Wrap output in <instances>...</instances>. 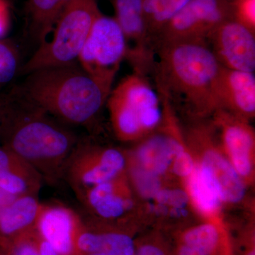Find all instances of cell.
<instances>
[{"mask_svg":"<svg viewBox=\"0 0 255 255\" xmlns=\"http://www.w3.org/2000/svg\"><path fill=\"white\" fill-rule=\"evenodd\" d=\"M73 132L22 95L18 87L0 94V145L53 177L66 169L78 145Z\"/></svg>","mask_w":255,"mask_h":255,"instance_id":"1","label":"cell"},{"mask_svg":"<svg viewBox=\"0 0 255 255\" xmlns=\"http://www.w3.org/2000/svg\"><path fill=\"white\" fill-rule=\"evenodd\" d=\"M221 68L209 43L184 42L159 46L152 74L156 90L171 107L201 119L219 110L216 85Z\"/></svg>","mask_w":255,"mask_h":255,"instance_id":"2","label":"cell"},{"mask_svg":"<svg viewBox=\"0 0 255 255\" xmlns=\"http://www.w3.org/2000/svg\"><path fill=\"white\" fill-rule=\"evenodd\" d=\"M18 90L50 116L74 125H87L97 115L112 86L89 75L77 63L28 74Z\"/></svg>","mask_w":255,"mask_h":255,"instance_id":"3","label":"cell"},{"mask_svg":"<svg viewBox=\"0 0 255 255\" xmlns=\"http://www.w3.org/2000/svg\"><path fill=\"white\" fill-rule=\"evenodd\" d=\"M147 75L133 72L112 90L107 107L116 135L123 141L141 140L163 119L160 95Z\"/></svg>","mask_w":255,"mask_h":255,"instance_id":"4","label":"cell"},{"mask_svg":"<svg viewBox=\"0 0 255 255\" xmlns=\"http://www.w3.org/2000/svg\"><path fill=\"white\" fill-rule=\"evenodd\" d=\"M101 14L96 0H73L53 28V37L38 46L21 73L76 63L95 20Z\"/></svg>","mask_w":255,"mask_h":255,"instance_id":"5","label":"cell"},{"mask_svg":"<svg viewBox=\"0 0 255 255\" xmlns=\"http://www.w3.org/2000/svg\"><path fill=\"white\" fill-rule=\"evenodd\" d=\"M127 55V43L115 18L101 14L79 55V65L89 75L112 86Z\"/></svg>","mask_w":255,"mask_h":255,"instance_id":"6","label":"cell"},{"mask_svg":"<svg viewBox=\"0 0 255 255\" xmlns=\"http://www.w3.org/2000/svg\"><path fill=\"white\" fill-rule=\"evenodd\" d=\"M185 140L191 153L200 158L198 163L211 175L223 203L241 202L246 195V182L235 170L221 145L216 142L212 128L197 124L189 129Z\"/></svg>","mask_w":255,"mask_h":255,"instance_id":"7","label":"cell"},{"mask_svg":"<svg viewBox=\"0 0 255 255\" xmlns=\"http://www.w3.org/2000/svg\"><path fill=\"white\" fill-rule=\"evenodd\" d=\"M231 9L224 0H190L157 38L156 49L162 45L184 42L209 43L220 25L231 18Z\"/></svg>","mask_w":255,"mask_h":255,"instance_id":"8","label":"cell"},{"mask_svg":"<svg viewBox=\"0 0 255 255\" xmlns=\"http://www.w3.org/2000/svg\"><path fill=\"white\" fill-rule=\"evenodd\" d=\"M126 158L123 152L117 149L78 142L66 169L77 187L87 189L123 175L127 163Z\"/></svg>","mask_w":255,"mask_h":255,"instance_id":"9","label":"cell"},{"mask_svg":"<svg viewBox=\"0 0 255 255\" xmlns=\"http://www.w3.org/2000/svg\"><path fill=\"white\" fill-rule=\"evenodd\" d=\"M116 17L127 43V58L133 72L152 73L155 48L151 39L142 9V0H114Z\"/></svg>","mask_w":255,"mask_h":255,"instance_id":"10","label":"cell"},{"mask_svg":"<svg viewBox=\"0 0 255 255\" xmlns=\"http://www.w3.org/2000/svg\"><path fill=\"white\" fill-rule=\"evenodd\" d=\"M214 116V125L220 131L221 148L235 170L245 182L254 173L255 132L245 120L222 110Z\"/></svg>","mask_w":255,"mask_h":255,"instance_id":"11","label":"cell"},{"mask_svg":"<svg viewBox=\"0 0 255 255\" xmlns=\"http://www.w3.org/2000/svg\"><path fill=\"white\" fill-rule=\"evenodd\" d=\"M209 43L223 68L254 73L255 31L237 20L229 18L214 31Z\"/></svg>","mask_w":255,"mask_h":255,"instance_id":"12","label":"cell"},{"mask_svg":"<svg viewBox=\"0 0 255 255\" xmlns=\"http://www.w3.org/2000/svg\"><path fill=\"white\" fill-rule=\"evenodd\" d=\"M219 110L226 111L245 120L255 114L254 73L221 66L216 85Z\"/></svg>","mask_w":255,"mask_h":255,"instance_id":"13","label":"cell"},{"mask_svg":"<svg viewBox=\"0 0 255 255\" xmlns=\"http://www.w3.org/2000/svg\"><path fill=\"white\" fill-rule=\"evenodd\" d=\"M81 225L71 210L61 206H43L36 229L60 255H76L75 239Z\"/></svg>","mask_w":255,"mask_h":255,"instance_id":"14","label":"cell"},{"mask_svg":"<svg viewBox=\"0 0 255 255\" xmlns=\"http://www.w3.org/2000/svg\"><path fill=\"white\" fill-rule=\"evenodd\" d=\"M122 176L86 189L87 204L102 219H119L132 208L131 198Z\"/></svg>","mask_w":255,"mask_h":255,"instance_id":"15","label":"cell"},{"mask_svg":"<svg viewBox=\"0 0 255 255\" xmlns=\"http://www.w3.org/2000/svg\"><path fill=\"white\" fill-rule=\"evenodd\" d=\"M42 206L35 195H24L0 209V246L36 228Z\"/></svg>","mask_w":255,"mask_h":255,"instance_id":"16","label":"cell"},{"mask_svg":"<svg viewBox=\"0 0 255 255\" xmlns=\"http://www.w3.org/2000/svg\"><path fill=\"white\" fill-rule=\"evenodd\" d=\"M187 195L201 216L209 221L219 222L221 200L219 191L208 171L196 162L195 168L186 179Z\"/></svg>","mask_w":255,"mask_h":255,"instance_id":"17","label":"cell"},{"mask_svg":"<svg viewBox=\"0 0 255 255\" xmlns=\"http://www.w3.org/2000/svg\"><path fill=\"white\" fill-rule=\"evenodd\" d=\"M64 9L63 0H27L26 15L28 31L38 45L48 40Z\"/></svg>","mask_w":255,"mask_h":255,"instance_id":"18","label":"cell"},{"mask_svg":"<svg viewBox=\"0 0 255 255\" xmlns=\"http://www.w3.org/2000/svg\"><path fill=\"white\" fill-rule=\"evenodd\" d=\"M135 249V244L132 238L126 233L94 232L87 230L82 224L75 239L76 255Z\"/></svg>","mask_w":255,"mask_h":255,"instance_id":"19","label":"cell"},{"mask_svg":"<svg viewBox=\"0 0 255 255\" xmlns=\"http://www.w3.org/2000/svg\"><path fill=\"white\" fill-rule=\"evenodd\" d=\"M190 0H142L144 17L154 46L167 23Z\"/></svg>","mask_w":255,"mask_h":255,"instance_id":"20","label":"cell"},{"mask_svg":"<svg viewBox=\"0 0 255 255\" xmlns=\"http://www.w3.org/2000/svg\"><path fill=\"white\" fill-rule=\"evenodd\" d=\"M223 238L221 223L208 221L188 230L181 243L194 247L208 255H213L219 249Z\"/></svg>","mask_w":255,"mask_h":255,"instance_id":"21","label":"cell"},{"mask_svg":"<svg viewBox=\"0 0 255 255\" xmlns=\"http://www.w3.org/2000/svg\"><path fill=\"white\" fill-rule=\"evenodd\" d=\"M19 63L18 50L13 42L0 39V94L16 77Z\"/></svg>","mask_w":255,"mask_h":255,"instance_id":"22","label":"cell"},{"mask_svg":"<svg viewBox=\"0 0 255 255\" xmlns=\"http://www.w3.org/2000/svg\"><path fill=\"white\" fill-rule=\"evenodd\" d=\"M0 170L19 174L38 184H40L41 180V176L30 164L1 145Z\"/></svg>","mask_w":255,"mask_h":255,"instance_id":"23","label":"cell"},{"mask_svg":"<svg viewBox=\"0 0 255 255\" xmlns=\"http://www.w3.org/2000/svg\"><path fill=\"white\" fill-rule=\"evenodd\" d=\"M0 252L6 255H40L36 228L0 246Z\"/></svg>","mask_w":255,"mask_h":255,"instance_id":"24","label":"cell"},{"mask_svg":"<svg viewBox=\"0 0 255 255\" xmlns=\"http://www.w3.org/2000/svg\"><path fill=\"white\" fill-rule=\"evenodd\" d=\"M40 184L7 171L0 170V189L16 196L35 195Z\"/></svg>","mask_w":255,"mask_h":255,"instance_id":"25","label":"cell"},{"mask_svg":"<svg viewBox=\"0 0 255 255\" xmlns=\"http://www.w3.org/2000/svg\"><path fill=\"white\" fill-rule=\"evenodd\" d=\"M130 174L132 182L139 194L146 199L155 198L157 193L162 189V184L159 179L160 177L159 176L133 165L131 166Z\"/></svg>","mask_w":255,"mask_h":255,"instance_id":"26","label":"cell"},{"mask_svg":"<svg viewBox=\"0 0 255 255\" xmlns=\"http://www.w3.org/2000/svg\"><path fill=\"white\" fill-rule=\"evenodd\" d=\"M195 166L196 160L194 159V156L192 155L187 145L184 148L179 151L174 157L171 169L175 175L187 179L192 173Z\"/></svg>","mask_w":255,"mask_h":255,"instance_id":"27","label":"cell"},{"mask_svg":"<svg viewBox=\"0 0 255 255\" xmlns=\"http://www.w3.org/2000/svg\"><path fill=\"white\" fill-rule=\"evenodd\" d=\"M235 11V19L255 31V0H237Z\"/></svg>","mask_w":255,"mask_h":255,"instance_id":"28","label":"cell"},{"mask_svg":"<svg viewBox=\"0 0 255 255\" xmlns=\"http://www.w3.org/2000/svg\"><path fill=\"white\" fill-rule=\"evenodd\" d=\"M154 199L162 205L182 209L189 201L187 193L176 189H162L157 193Z\"/></svg>","mask_w":255,"mask_h":255,"instance_id":"29","label":"cell"},{"mask_svg":"<svg viewBox=\"0 0 255 255\" xmlns=\"http://www.w3.org/2000/svg\"><path fill=\"white\" fill-rule=\"evenodd\" d=\"M11 14L7 0H0V39H3L10 28Z\"/></svg>","mask_w":255,"mask_h":255,"instance_id":"30","label":"cell"},{"mask_svg":"<svg viewBox=\"0 0 255 255\" xmlns=\"http://www.w3.org/2000/svg\"><path fill=\"white\" fill-rule=\"evenodd\" d=\"M134 255H167L161 247L155 244H145L135 248Z\"/></svg>","mask_w":255,"mask_h":255,"instance_id":"31","label":"cell"},{"mask_svg":"<svg viewBox=\"0 0 255 255\" xmlns=\"http://www.w3.org/2000/svg\"><path fill=\"white\" fill-rule=\"evenodd\" d=\"M38 249H39L40 255H60L55 251L49 243L43 239L38 235Z\"/></svg>","mask_w":255,"mask_h":255,"instance_id":"32","label":"cell"},{"mask_svg":"<svg viewBox=\"0 0 255 255\" xmlns=\"http://www.w3.org/2000/svg\"><path fill=\"white\" fill-rule=\"evenodd\" d=\"M177 255H207L197 248L189 245L181 243L178 251Z\"/></svg>","mask_w":255,"mask_h":255,"instance_id":"33","label":"cell"},{"mask_svg":"<svg viewBox=\"0 0 255 255\" xmlns=\"http://www.w3.org/2000/svg\"><path fill=\"white\" fill-rule=\"evenodd\" d=\"M18 196L10 194L9 193L6 192V191L0 189V209H3V208L9 205Z\"/></svg>","mask_w":255,"mask_h":255,"instance_id":"34","label":"cell"},{"mask_svg":"<svg viewBox=\"0 0 255 255\" xmlns=\"http://www.w3.org/2000/svg\"><path fill=\"white\" fill-rule=\"evenodd\" d=\"M135 250L120 252H100V253H89L82 255H134Z\"/></svg>","mask_w":255,"mask_h":255,"instance_id":"35","label":"cell"},{"mask_svg":"<svg viewBox=\"0 0 255 255\" xmlns=\"http://www.w3.org/2000/svg\"><path fill=\"white\" fill-rule=\"evenodd\" d=\"M72 1H73V0H63V4L64 6H65V8L66 7V6H68V5L70 4Z\"/></svg>","mask_w":255,"mask_h":255,"instance_id":"36","label":"cell"},{"mask_svg":"<svg viewBox=\"0 0 255 255\" xmlns=\"http://www.w3.org/2000/svg\"><path fill=\"white\" fill-rule=\"evenodd\" d=\"M247 255H255V250H252V251H250Z\"/></svg>","mask_w":255,"mask_h":255,"instance_id":"37","label":"cell"},{"mask_svg":"<svg viewBox=\"0 0 255 255\" xmlns=\"http://www.w3.org/2000/svg\"><path fill=\"white\" fill-rule=\"evenodd\" d=\"M0 255H6L3 254V253H1V252H0Z\"/></svg>","mask_w":255,"mask_h":255,"instance_id":"38","label":"cell"}]
</instances>
